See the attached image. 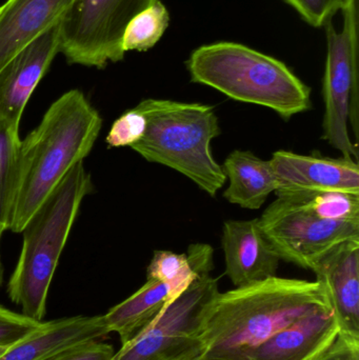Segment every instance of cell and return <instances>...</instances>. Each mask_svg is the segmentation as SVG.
<instances>
[{
	"label": "cell",
	"mask_w": 359,
	"mask_h": 360,
	"mask_svg": "<svg viewBox=\"0 0 359 360\" xmlns=\"http://www.w3.org/2000/svg\"><path fill=\"white\" fill-rule=\"evenodd\" d=\"M331 310L320 281L272 277L215 294L198 315L200 360H229L314 313Z\"/></svg>",
	"instance_id": "cell-1"
},
{
	"label": "cell",
	"mask_w": 359,
	"mask_h": 360,
	"mask_svg": "<svg viewBox=\"0 0 359 360\" xmlns=\"http://www.w3.org/2000/svg\"><path fill=\"white\" fill-rule=\"evenodd\" d=\"M103 118L81 91H67L21 141L10 228L21 233L30 218L74 166L91 153Z\"/></svg>",
	"instance_id": "cell-2"
},
{
	"label": "cell",
	"mask_w": 359,
	"mask_h": 360,
	"mask_svg": "<svg viewBox=\"0 0 359 360\" xmlns=\"http://www.w3.org/2000/svg\"><path fill=\"white\" fill-rule=\"evenodd\" d=\"M94 190L84 162L72 168L30 218L18 262L8 283L11 302L21 313L44 321L48 290L80 205Z\"/></svg>",
	"instance_id": "cell-3"
},
{
	"label": "cell",
	"mask_w": 359,
	"mask_h": 360,
	"mask_svg": "<svg viewBox=\"0 0 359 360\" xmlns=\"http://www.w3.org/2000/svg\"><path fill=\"white\" fill-rule=\"evenodd\" d=\"M187 69L194 84L229 98L269 108L282 120L311 109V89L284 63L236 42H215L193 51Z\"/></svg>",
	"instance_id": "cell-4"
},
{
	"label": "cell",
	"mask_w": 359,
	"mask_h": 360,
	"mask_svg": "<svg viewBox=\"0 0 359 360\" xmlns=\"http://www.w3.org/2000/svg\"><path fill=\"white\" fill-rule=\"evenodd\" d=\"M145 115L143 139L131 149L149 162L185 175L200 188L216 196L227 181L213 158L211 143L221 135L215 108L169 99H143L136 105Z\"/></svg>",
	"instance_id": "cell-5"
},
{
	"label": "cell",
	"mask_w": 359,
	"mask_h": 360,
	"mask_svg": "<svg viewBox=\"0 0 359 360\" xmlns=\"http://www.w3.org/2000/svg\"><path fill=\"white\" fill-rule=\"evenodd\" d=\"M358 0H344V27L326 23L327 53L322 95V139L343 156L358 162Z\"/></svg>",
	"instance_id": "cell-6"
},
{
	"label": "cell",
	"mask_w": 359,
	"mask_h": 360,
	"mask_svg": "<svg viewBox=\"0 0 359 360\" xmlns=\"http://www.w3.org/2000/svg\"><path fill=\"white\" fill-rule=\"evenodd\" d=\"M160 0H72L59 21V52L70 65L105 69L126 53L128 23Z\"/></svg>",
	"instance_id": "cell-7"
},
{
	"label": "cell",
	"mask_w": 359,
	"mask_h": 360,
	"mask_svg": "<svg viewBox=\"0 0 359 360\" xmlns=\"http://www.w3.org/2000/svg\"><path fill=\"white\" fill-rule=\"evenodd\" d=\"M261 231L280 260L306 270L345 241L359 238V222L324 219L278 197L259 218Z\"/></svg>",
	"instance_id": "cell-8"
},
{
	"label": "cell",
	"mask_w": 359,
	"mask_h": 360,
	"mask_svg": "<svg viewBox=\"0 0 359 360\" xmlns=\"http://www.w3.org/2000/svg\"><path fill=\"white\" fill-rule=\"evenodd\" d=\"M218 292V279L200 275L147 330L122 346L111 360H200L202 347L198 315Z\"/></svg>",
	"instance_id": "cell-9"
},
{
	"label": "cell",
	"mask_w": 359,
	"mask_h": 360,
	"mask_svg": "<svg viewBox=\"0 0 359 360\" xmlns=\"http://www.w3.org/2000/svg\"><path fill=\"white\" fill-rule=\"evenodd\" d=\"M59 52V22L19 52L0 72V120L19 131L21 116Z\"/></svg>",
	"instance_id": "cell-10"
},
{
	"label": "cell",
	"mask_w": 359,
	"mask_h": 360,
	"mask_svg": "<svg viewBox=\"0 0 359 360\" xmlns=\"http://www.w3.org/2000/svg\"><path fill=\"white\" fill-rule=\"evenodd\" d=\"M270 162L278 182V197L312 191L359 195V166L353 158L301 155L282 150L272 155Z\"/></svg>",
	"instance_id": "cell-11"
},
{
	"label": "cell",
	"mask_w": 359,
	"mask_h": 360,
	"mask_svg": "<svg viewBox=\"0 0 359 360\" xmlns=\"http://www.w3.org/2000/svg\"><path fill=\"white\" fill-rule=\"evenodd\" d=\"M221 245L226 275L235 288L278 276L280 258L266 239L259 218L226 221Z\"/></svg>",
	"instance_id": "cell-12"
},
{
	"label": "cell",
	"mask_w": 359,
	"mask_h": 360,
	"mask_svg": "<svg viewBox=\"0 0 359 360\" xmlns=\"http://www.w3.org/2000/svg\"><path fill=\"white\" fill-rule=\"evenodd\" d=\"M312 272L326 290L339 330L359 335V238L333 249Z\"/></svg>",
	"instance_id": "cell-13"
},
{
	"label": "cell",
	"mask_w": 359,
	"mask_h": 360,
	"mask_svg": "<svg viewBox=\"0 0 359 360\" xmlns=\"http://www.w3.org/2000/svg\"><path fill=\"white\" fill-rule=\"evenodd\" d=\"M107 334L103 315L44 321L22 340L0 347V360H48L89 340H103Z\"/></svg>",
	"instance_id": "cell-14"
},
{
	"label": "cell",
	"mask_w": 359,
	"mask_h": 360,
	"mask_svg": "<svg viewBox=\"0 0 359 360\" xmlns=\"http://www.w3.org/2000/svg\"><path fill=\"white\" fill-rule=\"evenodd\" d=\"M72 0H6L0 6V72L60 21Z\"/></svg>",
	"instance_id": "cell-15"
},
{
	"label": "cell",
	"mask_w": 359,
	"mask_h": 360,
	"mask_svg": "<svg viewBox=\"0 0 359 360\" xmlns=\"http://www.w3.org/2000/svg\"><path fill=\"white\" fill-rule=\"evenodd\" d=\"M339 332L332 311L309 315L229 360H309L330 344Z\"/></svg>",
	"instance_id": "cell-16"
},
{
	"label": "cell",
	"mask_w": 359,
	"mask_h": 360,
	"mask_svg": "<svg viewBox=\"0 0 359 360\" xmlns=\"http://www.w3.org/2000/svg\"><path fill=\"white\" fill-rule=\"evenodd\" d=\"M221 168L229 180L223 197L233 205L257 210L278 190V182L271 162L252 152L235 150L226 158Z\"/></svg>",
	"instance_id": "cell-17"
},
{
	"label": "cell",
	"mask_w": 359,
	"mask_h": 360,
	"mask_svg": "<svg viewBox=\"0 0 359 360\" xmlns=\"http://www.w3.org/2000/svg\"><path fill=\"white\" fill-rule=\"evenodd\" d=\"M170 306V289L160 281L147 279L134 294L103 315L109 333L118 334L122 346L147 330Z\"/></svg>",
	"instance_id": "cell-18"
},
{
	"label": "cell",
	"mask_w": 359,
	"mask_h": 360,
	"mask_svg": "<svg viewBox=\"0 0 359 360\" xmlns=\"http://www.w3.org/2000/svg\"><path fill=\"white\" fill-rule=\"evenodd\" d=\"M324 219L359 222V195L339 191H312L280 196Z\"/></svg>",
	"instance_id": "cell-19"
},
{
	"label": "cell",
	"mask_w": 359,
	"mask_h": 360,
	"mask_svg": "<svg viewBox=\"0 0 359 360\" xmlns=\"http://www.w3.org/2000/svg\"><path fill=\"white\" fill-rule=\"evenodd\" d=\"M21 139L19 131L0 120V235L10 228Z\"/></svg>",
	"instance_id": "cell-20"
},
{
	"label": "cell",
	"mask_w": 359,
	"mask_h": 360,
	"mask_svg": "<svg viewBox=\"0 0 359 360\" xmlns=\"http://www.w3.org/2000/svg\"><path fill=\"white\" fill-rule=\"evenodd\" d=\"M170 15L162 1L134 17L126 25L122 36V50L145 52L153 48L168 29Z\"/></svg>",
	"instance_id": "cell-21"
},
{
	"label": "cell",
	"mask_w": 359,
	"mask_h": 360,
	"mask_svg": "<svg viewBox=\"0 0 359 360\" xmlns=\"http://www.w3.org/2000/svg\"><path fill=\"white\" fill-rule=\"evenodd\" d=\"M187 254L155 251L147 270V279L160 281L170 289V304L198 278Z\"/></svg>",
	"instance_id": "cell-22"
},
{
	"label": "cell",
	"mask_w": 359,
	"mask_h": 360,
	"mask_svg": "<svg viewBox=\"0 0 359 360\" xmlns=\"http://www.w3.org/2000/svg\"><path fill=\"white\" fill-rule=\"evenodd\" d=\"M145 127V115L136 108H133L114 122L105 141L111 148H131L143 139Z\"/></svg>",
	"instance_id": "cell-23"
},
{
	"label": "cell",
	"mask_w": 359,
	"mask_h": 360,
	"mask_svg": "<svg viewBox=\"0 0 359 360\" xmlns=\"http://www.w3.org/2000/svg\"><path fill=\"white\" fill-rule=\"evenodd\" d=\"M44 321L15 312L0 304V347L14 344L33 333Z\"/></svg>",
	"instance_id": "cell-24"
},
{
	"label": "cell",
	"mask_w": 359,
	"mask_h": 360,
	"mask_svg": "<svg viewBox=\"0 0 359 360\" xmlns=\"http://www.w3.org/2000/svg\"><path fill=\"white\" fill-rule=\"evenodd\" d=\"M313 27H322L341 10L344 0H284Z\"/></svg>",
	"instance_id": "cell-25"
},
{
	"label": "cell",
	"mask_w": 359,
	"mask_h": 360,
	"mask_svg": "<svg viewBox=\"0 0 359 360\" xmlns=\"http://www.w3.org/2000/svg\"><path fill=\"white\" fill-rule=\"evenodd\" d=\"M309 360H359V335L339 330L337 338Z\"/></svg>",
	"instance_id": "cell-26"
},
{
	"label": "cell",
	"mask_w": 359,
	"mask_h": 360,
	"mask_svg": "<svg viewBox=\"0 0 359 360\" xmlns=\"http://www.w3.org/2000/svg\"><path fill=\"white\" fill-rule=\"evenodd\" d=\"M114 354L113 346L101 340H94L73 347L48 360H111Z\"/></svg>",
	"instance_id": "cell-27"
},
{
	"label": "cell",
	"mask_w": 359,
	"mask_h": 360,
	"mask_svg": "<svg viewBox=\"0 0 359 360\" xmlns=\"http://www.w3.org/2000/svg\"><path fill=\"white\" fill-rule=\"evenodd\" d=\"M1 235H0V239H1ZM4 266H2L1 258H0V288L2 287V283H4Z\"/></svg>",
	"instance_id": "cell-28"
}]
</instances>
